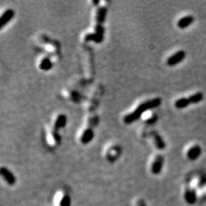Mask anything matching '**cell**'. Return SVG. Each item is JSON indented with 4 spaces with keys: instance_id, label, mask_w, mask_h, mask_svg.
Masks as SVG:
<instances>
[{
    "instance_id": "1",
    "label": "cell",
    "mask_w": 206,
    "mask_h": 206,
    "mask_svg": "<svg viewBox=\"0 0 206 206\" xmlns=\"http://www.w3.org/2000/svg\"><path fill=\"white\" fill-rule=\"evenodd\" d=\"M161 103H162V99L160 98H154V99H149V100L142 102L141 104L137 106L135 111L124 117V122L126 125H130V124L135 122V121H137L140 118V116L145 111H147V110L156 109V108L159 107Z\"/></svg>"
},
{
    "instance_id": "2",
    "label": "cell",
    "mask_w": 206,
    "mask_h": 206,
    "mask_svg": "<svg viewBox=\"0 0 206 206\" xmlns=\"http://www.w3.org/2000/svg\"><path fill=\"white\" fill-rule=\"evenodd\" d=\"M107 15V8L106 7H100L98 8L96 13V25L95 27V33L89 34L86 36L85 40L93 41L96 43L102 42L103 40V34H104V27L103 23L105 21Z\"/></svg>"
},
{
    "instance_id": "3",
    "label": "cell",
    "mask_w": 206,
    "mask_h": 206,
    "mask_svg": "<svg viewBox=\"0 0 206 206\" xmlns=\"http://www.w3.org/2000/svg\"><path fill=\"white\" fill-rule=\"evenodd\" d=\"M185 56H186L185 51L183 50H179L168 58L166 61V64L169 66H176L184 61Z\"/></svg>"
},
{
    "instance_id": "4",
    "label": "cell",
    "mask_w": 206,
    "mask_h": 206,
    "mask_svg": "<svg viewBox=\"0 0 206 206\" xmlns=\"http://www.w3.org/2000/svg\"><path fill=\"white\" fill-rule=\"evenodd\" d=\"M164 158L162 155H157L155 157L154 160L153 161L152 165H151V173L154 175H158L160 173L161 170L163 169L164 166Z\"/></svg>"
},
{
    "instance_id": "5",
    "label": "cell",
    "mask_w": 206,
    "mask_h": 206,
    "mask_svg": "<svg viewBox=\"0 0 206 206\" xmlns=\"http://www.w3.org/2000/svg\"><path fill=\"white\" fill-rule=\"evenodd\" d=\"M202 149L201 148L200 146L196 144V145H193L187 150L186 157L189 160L195 161L200 157V156L202 155Z\"/></svg>"
},
{
    "instance_id": "6",
    "label": "cell",
    "mask_w": 206,
    "mask_h": 206,
    "mask_svg": "<svg viewBox=\"0 0 206 206\" xmlns=\"http://www.w3.org/2000/svg\"><path fill=\"white\" fill-rule=\"evenodd\" d=\"M0 173H1L2 177L4 179L5 181H6L8 185H13L16 183V178H15V175H14L13 173H12V171H10L8 168L4 167V166L1 167V169H0Z\"/></svg>"
},
{
    "instance_id": "7",
    "label": "cell",
    "mask_w": 206,
    "mask_h": 206,
    "mask_svg": "<svg viewBox=\"0 0 206 206\" xmlns=\"http://www.w3.org/2000/svg\"><path fill=\"white\" fill-rule=\"evenodd\" d=\"M15 16V12L13 9L8 8L1 15L0 18V28H2L5 25H6Z\"/></svg>"
},
{
    "instance_id": "8",
    "label": "cell",
    "mask_w": 206,
    "mask_h": 206,
    "mask_svg": "<svg viewBox=\"0 0 206 206\" xmlns=\"http://www.w3.org/2000/svg\"><path fill=\"white\" fill-rule=\"evenodd\" d=\"M196 192H195V189L192 187H187L185 188L184 191V199L185 202L188 204L192 205L196 201Z\"/></svg>"
},
{
    "instance_id": "9",
    "label": "cell",
    "mask_w": 206,
    "mask_h": 206,
    "mask_svg": "<svg viewBox=\"0 0 206 206\" xmlns=\"http://www.w3.org/2000/svg\"><path fill=\"white\" fill-rule=\"evenodd\" d=\"M195 22V18L192 15H186V16L183 17L176 23V25L179 29H185L189 27Z\"/></svg>"
},
{
    "instance_id": "10",
    "label": "cell",
    "mask_w": 206,
    "mask_h": 206,
    "mask_svg": "<svg viewBox=\"0 0 206 206\" xmlns=\"http://www.w3.org/2000/svg\"><path fill=\"white\" fill-rule=\"evenodd\" d=\"M152 136L154 137V144H155L157 149L159 150H164L166 148V143H165L163 137L159 135V134L157 133V132H153Z\"/></svg>"
},
{
    "instance_id": "11",
    "label": "cell",
    "mask_w": 206,
    "mask_h": 206,
    "mask_svg": "<svg viewBox=\"0 0 206 206\" xmlns=\"http://www.w3.org/2000/svg\"><path fill=\"white\" fill-rule=\"evenodd\" d=\"M94 137V132L91 128L84 130L82 133L81 137H80V141L82 144H89L91 140L93 139Z\"/></svg>"
},
{
    "instance_id": "12",
    "label": "cell",
    "mask_w": 206,
    "mask_h": 206,
    "mask_svg": "<svg viewBox=\"0 0 206 206\" xmlns=\"http://www.w3.org/2000/svg\"><path fill=\"white\" fill-rule=\"evenodd\" d=\"M191 105L189 99L188 97L186 98H180V99L176 100V102L174 103V105L176 109H183L187 108L188 106H189Z\"/></svg>"
},
{
    "instance_id": "13",
    "label": "cell",
    "mask_w": 206,
    "mask_h": 206,
    "mask_svg": "<svg viewBox=\"0 0 206 206\" xmlns=\"http://www.w3.org/2000/svg\"><path fill=\"white\" fill-rule=\"evenodd\" d=\"M66 124V116L63 114H61L57 116L54 123L55 130H57L60 128H63Z\"/></svg>"
},
{
    "instance_id": "14",
    "label": "cell",
    "mask_w": 206,
    "mask_h": 206,
    "mask_svg": "<svg viewBox=\"0 0 206 206\" xmlns=\"http://www.w3.org/2000/svg\"><path fill=\"white\" fill-rule=\"evenodd\" d=\"M189 99L190 102L192 104H198L201 102L204 99V94L202 92H198L196 93H194L189 96Z\"/></svg>"
},
{
    "instance_id": "15",
    "label": "cell",
    "mask_w": 206,
    "mask_h": 206,
    "mask_svg": "<svg viewBox=\"0 0 206 206\" xmlns=\"http://www.w3.org/2000/svg\"><path fill=\"white\" fill-rule=\"evenodd\" d=\"M39 67H40L41 70L47 71V70H51V69L52 68V63L50 61L49 58H44V59H43L42 61H41Z\"/></svg>"
},
{
    "instance_id": "16",
    "label": "cell",
    "mask_w": 206,
    "mask_h": 206,
    "mask_svg": "<svg viewBox=\"0 0 206 206\" xmlns=\"http://www.w3.org/2000/svg\"><path fill=\"white\" fill-rule=\"evenodd\" d=\"M70 197H69L68 195H65L61 199L60 205L61 206H70Z\"/></svg>"
},
{
    "instance_id": "17",
    "label": "cell",
    "mask_w": 206,
    "mask_h": 206,
    "mask_svg": "<svg viewBox=\"0 0 206 206\" xmlns=\"http://www.w3.org/2000/svg\"><path fill=\"white\" fill-rule=\"evenodd\" d=\"M137 206H147L143 199H138L137 202Z\"/></svg>"
}]
</instances>
